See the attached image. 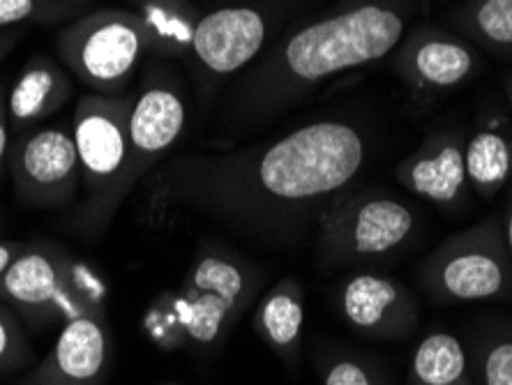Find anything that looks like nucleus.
Masks as SVG:
<instances>
[{
  "mask_svg": "<svg viewBox=\"0 0 512 385\" xmlns=\"http://www.w3.org/2000/svg\"><path fill=\"white\" fill-rule=\"evenodd\" d=\"M372 139L349 118H321L273 141L215 155L173 157L157 171V194L243 236L291 243L370 162Z\"/></svg>",
  "mask_w": 512,
  "mask_h": 385,
  "instance_id": "nucleus-1",
  "label": "nucleus"
},
{
  "mask_svg": "<svg viewBox=\"0 0 512 385\" xmlns=\"http://www.w3.org/2000/svg\"><path fill=\"white\" fill-rule=\"evenodd\" d=\"M409 26L404 0H342L268 47L236 93L227 118L261 125L298 104L337 74L374 65L393 54Z\"/></svg>",
  "mask_w": 512,
  "mask_h": 385,
  "instance_id": "nucleus-2",
  "label": "nucleus"
},
{
  "mask_svg": "<svg viewBox=\"0 0 512 385\" xmlns=\"http://www.w3.org/2000/svg\"><path fill=\"white\" fill-rule=\"evenodd\" d=\"M132 97L90 93L74 107L72 137L79 155L84 199L72 224L84 238H102L127 199Z\"/></svg>",
  "mask_w": 512,
  "mask_h": 385,
  "instance_id": "nucleus-3",
  "label": "nucleus"
},
{
  "mask_svg": "<svg viewBox=\"0 0 512 385\" xmlns=\"http://www.w3.org/2000/svg\"><path fill=\"white\" fill-rule=\"evenodd\" d=\"M319 263L323 268L358 266L386 259L418 233V213L411 203L379 187L344 192L319 217Z\"/></svg>",
  "mask_w": 512,
  "mask_h": 385,
  "instance_id": "nucleus-4",
  "label": "nucleus"
},
{
  "mask_svg": "<svg viewBox=\"0 0 512 385\" xmlns=\"http://www.w3.org/2000/svg\"><path fill=\"white\" fill-rule=\"evenodd\" d=\"M263 284V270L236 249L201 243L183 289L178 291L187 342L197 349H217Z\"/></svg>",
  "mask_w": 512,
  "mask_h": 385,
  "instance_id": "nucleus-5",
  "label": "nucleus"
},
{
  "mask_svg": "<svg viewBox=\"0 0 512 385\" xmlns=\"http://www.w3.org/2000/svg\"><path fill=\"white\" fill-rule=\"evenodd\" d=\"M418 277L427 296L443 305L512 296V261L501 215L450 236L423 261Z\"/></svg>",
  "mask_w": 512,
  "mask_h": 385,
  "instance_id": "nucleus-6",
  "label": "nucleus"
},
{
  "mask_svg": "<svg viewBox=\"0 0 512 385\" xmlns=\"http://www.w3.org/2000/svg\"><path fill=\"white\" fill-rule=\"evenodd\" d=\"M56 49L90 93L123 95L150 54V37L137 12L100 10L60 30Z\"/></svg>",
  "mask_w": 512,
  "mask_h": 385,
  "instance_id": "nucleus-7",
  "label": "nucleus"
},
{
  "mask_svg": "<svg viewBox=\"0 0 512 385\" xmlns=\"http://www.w3.org/2000/svg\"><path fill=\"white\" fill-rule=\"evenodd\" d=\"M74 256L56 245H28L0 275V300L10 305L21 323L44 330L95 312L72 279Z\"/></svg>",
  "mask_w": 512,
  "mask_h": 385,
  "instance_id": "nucleus-8",
  "label": "nucleus"
},
{
  "mask_svg": "<svg viewBox=\"0 0 512 385\" xmlns=\"http://www.w3.org/2000/svg\"><path fill=\"white\" fill-rule=\"evenodd\" d=\"M270 33L273 14L261 5H224L201 14L190 56L206 102L268 49Z\"/></svg>",
  "mask_w": 512,
  "mask_h": 385,
  "instance_id": "nucleus-9",
  "label": "nucleus"
},
{
  "mask_svg": "<svg viewBox=\"0 0 512 385\" xmlns=\"http://www.w3.org/2000/svg\"><path fill=\"white\" fill-rule=\"evenodd\" d=\"M12 183L30 208H63L81 187L79 155L72 132L42 127L17 139L7 155Z\"/></svg>",
  "mask_w": 512,
  "mask_h": 385,
  "instance_id": "nucleus-10",
  "label": "nucleus"
},
{
  "mask_svg": "<svg viewBox=\"0 0 512 385\" xmlns=\"http://www.w3.org/2000/svg\"><path fill=\"white\" fill-rule=\"evenodd\" d=\"M185 127L187 100L178 81L167 72L153 70L139 93L132 97L125 194H130L171 153Z\"/></svg>",
  "mask_w": 512,
  "mask_h": 385,
  "instance_id": "nucleus-11",
  "label": "nucleus"
},
{
  "mask_svg": "<svg viewBox=\"0 0 512 385\" xmlns=\"http://www.w3.org/2000/svg\"><path fill=\"white\" fill-rule=\"evenodd\" d=\"M337 312L349 328L363 337L395 342L418 326V303L395 277L381 273H353L337 289Z\"/></svg>",
  "mask_w": 512,
  "mask_h": 385,
  "instance_id": "nucleus-12",
  "label": "nucleus"
},
{
  "mask_svg": "<svg viewBox=\"0 0 512 385\" xmlns=\"http://www.w3.org/2000/svg\"><path fill=\"white\" fill-rule=\"evenodd\" d=\"M109 360L107 314H86L65 323L51 351L19 385H104Z\"/></svg>",
  "mask_w": 512,
  "mask_h": 385,
  "instance_id": "nucleus-13",
  "label": "nucleus"
},
{
  "mask_svg": "<svg viewBox=\"0 0 512 385\" xmlns=\"http://www.w3.org/2000/svg\"><path fill=\"white\" fill-rule=\"evenodd\" d=\"M395 176L411 194L443 210L469 203L466 176V137L459 132H436L423 146L397 164Z\"/></svg>",
  "mask_w": 512,
  "mask_h": 385,
  "instance_id": "nucleus-14",
  "label": "nucleus"
},
{
  "mask_svg": "<svg viewBox=\"0 0 512 385\" xmlns=\"http://www.w3.org/2000/svg\"><path fill=\"white\" fill-rule=\"evenodd\" d=\"M480 58L469 42L439 28H418L397 47L395 67L418 90L462 86L478 70Z\"/></svg>",
  "mask_w": 512,
  "mask_h": 385,
  "instance_id": "nucleus-15",
  "label": "nucleus"
},
{
  "mask_svg": "<svg viewBox=\"0 0 512 385\" xmlns=\"http://www.w3.org/2000/svg\"><path fill=\"white\" fill-rule=\"evenodd\" d=\"M74 83L47 56H37L7 88V118L12 130H28L54 116L70 102Z\"/></svg>",
  "mask_w": 512,
  "mask_h": 385,
  "instance_id": "nucleus-16",
  "label": "nucleus"
},
{
  "mask_svg": "<svg viewBox=\"0 0 512 385\" xmlns=\"http://www.w3.org/2000/svg\"><path fill=\"white\" fill-rule=\"evenodd\" d=\"M254 330L289 372H298L303 349L305 296L296 277H282L270 286L254 309Z\"/></svg>",
  "mask_w": 512,
  "mask_h": 385,
  "instance_id": "nucleus-17",
  "label": "nucleus"
},
{
  "mask_svg": "<svg viewBox=\"0 0 512 385\" xmlns=\"http://www.w3.org/2000/svg\"><path fill=\"white\" fill-rule=\"evenodd\" d=\"M466 176L471 192L494 199L512 178V134L506 118L494 116L466 137Z\"/></svg>",
  "mask_w": 512,
  "mask_h": 385,
  "instance_id": "nucleus-18",
  "label": "nucleus"
},
{
  "mask_svg": "<svg viewBox=\"0 0 512 385\" xmlns=\"http://www.w3.org/2000/svg\"><path fill=\"white\" fill-rule=\"evenodd\" d=\"M409 385H476L469 351L446 330L429 332L413 351Z\"/></svg>",
  "mask_w": 512,
  "mask_h": 385,
  "instance_id": "nucleus-19",
  "label": "nucleus"
},
{
  "mask_svg": "<svg viewBox=\"0 0 512 385\" xmlns=\"http://www.w3.org/2000/svg\"><path fill=\"white\" fill-rule=\"evenodd\" d=\"M139 17L150 37V54L190 56L201 14L187 0H137Z\"/></svg>",
  "mask_w": 512,
  "mask_h": 385,
  "instance_id": "nucleus-20",
  "label": "nucleus"
},
{
  "mask_svg": "<svg viewBox=\"0 0 512 385\" xmlns=\"http://www.w3.org/2000/svg\"><path fill=\"white\" fill-rule=\"evenodd\" d=\"M476 385H512V330H487L469 353Z\"/></svg>",
  "mask_w": 512,
  "mask_h": 385,
  "instance_id": "nucleus-21",
  "label": "nucleus"
},
{
  "mask_svg": "<svg viewBox=\"0 0 512 385\" xmlns=\"http://www.w3.org/2000/svg\"><path fill=\"white\" fill-rule=\"evenodd\" d=\"M462 26L492 49H512V0H469Z\"/></svg>",
  "mask_w": 512,
  "mask_h": 385,
  "instance_id": "nucleus-22",
  "label": "nucleus"
},
{
  "mask_svg": "<svg viewBox=\"0 0 512 385\" xmlns=\"http://www.w3.org/2000/svg\"><path fill=\"white\" fill-rule=\"evenodd\" d=\"M323 385H388L379 362L344 349H328L319 360Z\"/></svg>",
  "mask_w": 512,
  "mask_h": 385,
  "instance_id": "nucleus-23",
  "label": "nucleus"
},
{
  "mask_svg": "<svg viewBox=\"0 0 512 385\" xmlns=\"http://www.w3.org/2000/svg\"><path fill=\"white\" fill-rule=\"evenodd\" d=\"M143 330L148 339L164 351H176L187 344V328L180 309L178 291H167L155 300L143 316Z\"/></svg>",
  "mask_w": 512,
  "mask_h": 385,
  "instance_id": "nucleus-24",
  "label": "nucleus"
},
{
  "mask_svg": "<svg viewBox=\"0 0 512 385\" xmlns=\"http://www.w3.org/2000/svg\"><path fill=\"white\" fill-rule=\"evenodd\" d=\"M33 360L24 323L10 305L0 300V374L21 372L33 365Z\"/></svg>",
  "mask_w": 512,
  "mask_h": 385,
  "instance_id": "nucleus-25",
  "label": "nucleus"
},
{
  "mask_svg": "<svg viewBox=\"0 0 512 385\" xmlns=\"http://www.w3.org/2000/svg\"><path fill=\"white\" fill-rule=\"evenodd\" d=\"M67 12V0H0V30L17 28L28 21L56 19Z\"/></svg>",
  "mask_w": 512,
  "mask_h": 385,
  "instance_id": "nucleus-26",
  "label": "nucleus"
},
{
  "mask_svg": "<svg viewBox=\"0 0 512 385\" xmlns=\"http://www.w3.org/2000/svg\"><path fill=\"white\" fill-rule=\"evenodd\" d=\"M10 155V118H7V88L0 86V176Z\"/></svg>",
  "mask_w": 512,
  "mask_h": 385,
  "instance_id": "nucleus-27",
  "label": "nucleus"
},
{
  "mask_svg": "<svg viewBox=\"0 0 512 385\" xmlns=\"http://www.w3.org/2000/svg\"><path fill=\"white\" fill-rule=\"evenodd\" d=\"M28 243H17V240H0V275L12 266V261L24 252Z\"/></svg>",
  "mask_w": 512,
  "mask_h": 385,
  "instance_id": "nucleus-28",
  "label": "nucleus"
},
{
  "mask_svg": "<svg viewBox=\"0 0 512 385\" xmlns=\"http://www.w3.org/2000/svg\"><path fill=\"white\" fill-rule=\"evenodd\" d=\"M501 226H503V240H506V247H508V254L512 261V190L508 194L506 210H503V215H501Z\"/></svg>",
  "mask_w": 512,
  "mask_h": 385,
  "instance_id": "nucleus-29",
  "label": "nucleus"
},
{
  "mask_svg": "<svg viewBox=\"0 0 512 385\" xmlns=\"http://www.w3.org/2000/svg\"><path fill=\"white\" fill-rule=\"evenodd\" d=\"M17 40L19 33H14V30H0V63H3V58L10 54Z\"/></svg>",
  "mask_w": 512,
  "mask_h": 385,
  "instance_id": "nucleus-30",
  "label": "nucleus"
},
{
  "mask_svg": "<svg viewBox=\"0 0 512 385\" xmlns=\"http://www.w3.org/2000/svg\"><path fill=\"white\" fill-rule=\"evenodd\" d=\"M506 93H508V102H510V109H512V77L506 83Z\"/></svg>",
  "mask_w": 512,
  "mask_h": 385,
  "instance_id": "nucleus-31",
  "label": "nucleus"
}]
</instances>
